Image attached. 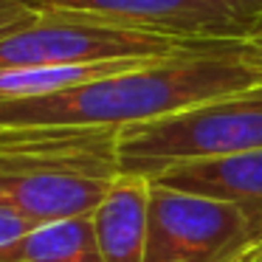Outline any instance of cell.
Returning <instances> with one entry per match:
<instances>
[{
  "label": "cell",
  "mask_w": 262,
  "mask_h": 262,
  "mask_svg": "<svg viewBox=\"0 0 262 262\" xmlns=\"http://www.w3.org/2000/svg\"><path fill=\"white\" fill-rule=\"evenodd\" d=\"M34 226H40V223H34V220H29V217L17 214V211L0 206V248L14 243V239H20L23 234H29Z\"/></svg>",
  "instance_id": "10"
},
{
  "label": "cell",
  "mask_w": 262,
  "mask_h": 262,
  "mask_svg": "<svg viewBox=\"0 0 262 262\" xmlns=\"http://www.w3.org/2000/svg\"><path fill=\"white\" fill-rule=\"evenodd\" d=\"M231 48L248 68L262 71V26L251 37H245V40H239V42H231Z\"/></svg>",
  "instance_id": "12"
},
{
  "label": "cell",
  "mask_w": 262,
  "mask_h": 262,
  "mask_svg": "<svg viewBox=\"0 0 262 262\" xmlns=\"http://www.w3.org/2000/svg\"><path fill=\"white\" fill-rule=\"evenodd\" d=\"M254 85H262V71L248 68L234 54L231 42H211L198 51L133 65L51 96L0 102V127L124 130Z\"/></svg>",
  "instance_id": "1"
},
{
  "label": "cell",
  "mask_w": 262,
  "mask_h": 262,
  "mask_svg": "<svg viewBox=\"0 0 262 262\" xmlns=\"http://www.w3.org/2000/svg\"><path fill=\"white\" fill-rule=\"evenodd\" d=\"M228 262H262V237L254 239V243H248L239 254H234Z\"/></svg>",
  "instance_id": "13"
},
{
  "label": "cell",
  "mask_w": 262,
  "mask_h": 262,
  "mask_svg": "<svg viewBox=\"0 0 262 262\" xmlns=\"http://www.w3.org/2000/svg\"><path fill=\"white\" fill-rule=\"evenodd\" d=\"M256 231L234 203L155 183L144 262H228Z\"/></svg>",
  "instance_id": "5"
},
{
  "label": "cell",
  "mask_w": 262,
  "mask_h": 262,
  "mask_svg": "<svg viewBox=\"0 0 262 262\" xmlns=\"http://www.w3.org/2000/svg\"><path fill=\"white\" fill-rule=\"evenodd\" d=\"M31 12H79L186 42H239L262 26V0H20Z\"/></svg>",
  "instance_id": "6"
},
{
  "label": "cell",
  "mask_w": 262,
  "mask_h": 262,
  "mask_svg": "<svg viewBox=\"0 0 262 262\" xmlns=\"http://www.w3.org/2000/svg\"><path fill=\"white\" fill-rule=\"evenodd\" d=\"M149 189L141 175H116L104 200L93 209L99 251L104 262H144L149 228Z\"/></svg>",
  "instance_id": "8"
},
{
  "label": "cell",
  "mask_w": 262,
  "mask_h": 262,
  "mask_svg": "<svg viewBox=\"0 0 262 262\" xmlns=\"http://www.w3.org/2000/svg\"><path fill=\"white\" fill-rule=\"evenodd\" d=\"M113 127H0V206L34 223L93 214L119 175Z\"/></svg>",
  "instance_id": "2"
},
{
  "label": "cell",
  "mask_w": 262,
  "mask_h": 262,
  "mask_svg": "<svg viewBox=\"0 0 262 262\" xmlns=\"http://www.w3.org/2000/svg\"><path fill=\"white\" fill-rule=\"evenodd\" d=\"M0 262H104L93 214L40 223L20 239L3 245Z\"/></svg>",
  "instance_id": "9"
},
{
  "label": "cell",
  "mask_w": 262,
  "mask_h": 262,
  "mask_svg": "<svg viewBox=\"0 0 262 262\" xmlns=\"http://www.w3.org/2000/svg\"><path fill=\"white\" fill-rule=\"evenodd\" d=\"M152 181L181 192L209 194L234 203L248 217L256 237H262V149L178 164Z\"/></svg>",
  "instance_id": "7"
},
{
  "label": "cell",
  "mask_w": 262,
  "mask_h": 262,
  "mask_svg": "<svg viewBox=\"0 0 262 262\" xmlns=\"http://www.w3.org/2000/svg\"><path fill=\"white\" fill-rule=\"evenodd\" d=\"M262 149V85L119 130L121 175L158 178L169 166Z\"/></svg>",
  "instance_id": "3"
},
{
  "label": "cell",
  "mask_w": 262,
  "mask_h": 262,
  "mask_svg": "<svg viewBox=\"0 0 262 262\" xmlns=\"http://www.w3.org/2000/svg\"><path fill=\"white\" fill-rule=\"evenodd\" d=\"M31 17H34V12L26 3H20V0H0V37H6L9 31L20 29Z\"/></svg>",
  "instance_id": "11"
},
{
  "label": "cell",
  "mask_w": 262,
  "mask_h": 262,
  "mask_svg": "<svg viewBox=\"0 0 262 262\" xmlns=\"http://www.w3.org/2000/svg\"><path fill=\"white\" fill-rule=\"evenodd\" d=\"M211 42H186L166 34L130 29L79 12H34L29 23L0 37V71L91 65L121 59H169Z\"/></svg>",
  "instance_id": "4"
}]
</instances>
